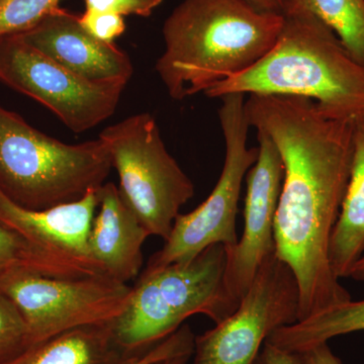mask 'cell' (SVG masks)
Instances as JSON below:
<instances>
[{
	"instance_id": "15",
	"label": "cell",
	"mask_w": 364,
	"mask_h": 364,
	"mask_svg": "<svg viewBox=\"0 0 364 364\" xmlns=\"http://www.w3.org/2000/svg\"><path fill=\"white\" fill-rule=\"evenodd\" d=\"M114 322L60 333L4 364H124L132 355L117 346Z\"/></svg>"
},
{
	"instance_id": "17",
	"label": "cell",
	"mask_w": 364,
	"mask_h": 364,
	"mask_svg": "<svg viewBox=\"0 0 364 364\" xmlns=\"http://www.w3.org/2000/svg\"><path fill=\"white\" fill-rule=\"evenodd\" d=\"M364 330L363 301H346L311 317L284 326L270 334L267 341L284 350L301 353L328 340Z\"/></svg>"
},
{
	"instance_id": "21",
	"label": "cell",
	"mask_w": 364,
	"mask_h": 364,
	"mask_svg": "<svg viewBox=\"0 0 364 364\" xmlns=\"http://www.w3.org/2000/svg\"><path fill=\"white\" fill-rule=\"evenodd\" d=\"M28 347L25 320L14 301L0 291V364L11 360Z\"/></svg>"
},
{
	"instance_id": "11",
	"label": "cell",
	"mask_w": 364,
	"mask_h": 364,
	"mask_svg": "<svg viewBox=\"0 0 364 364\" xmlns=\"http://www.w3.org/2000/svg\"><path fill=\"white\" fill-rule=\"evenodd\" d=\"M257 139V160L246 176L243 234L227 250L225 284L239 303L261 265L275 254V215L284 179V164L272 139L261 132Z\"/></svg>"
},
{
	"instance_id": "25",
	"label": "cell",
	"mask_w": 364,
	"mask_h": 364,
	"mask_svg": "<svg viewBox=\"0 0 364 364\" xmlns=\"http://www.w3.org/2000/svg\"><path fill=\"white\" fill-rule=\"evenodd\" d=\"M252 364H303L301 353L284 350L265 341Z\"/></svg>"
},
{
	"instance_id": "23",
	"label": "cell",
	"mask_w": 364,
	"mask_h": 364,
	"mask_svg": "<svg viewBox=\"0 0 364 364\" xmlns=\"http://www.w3.org/2000/svg\"><path fill=\"white\" fill-rule=\"evenodd\" d=\"M79 23L95 39L109 44L114 43L126 31L123 16L91 9H85V13L79 16Z\"/></svg>"
},
{
	"instance_id": "14",
	"label": "cell",
	"mask_w": 364,
	"mask_h": 364,
	"mask_svg": "<svg viewBox=\"0 0 364 364\" xmlns=\"http://www.w3.org/2000/svg\"><path fill=\"white\" fill-rule=\"evenodd\" d=\"M98 208L91 225L88 248L107 277L128 284L140 274L143 245L150 236L112 182L97 191Z\"/></svg>"
},
{
	"instance_id": "26",
	"label": "cell",
	"mask_w": 364,
	"mask_h": 364,
	"mask_svg": "<svg viewBox=\"0 0 364 364\" xmlns=\"http://www.w3.org/2000/svg\"><path fill=\"white\" fill-rule=\"evenodd\" d=\"M303 364H343L330 349L328 342L315 345L301 352Z\"/></svg>"
},
{
	"instance_id": "10",
	"label": "cell",
	"mask_w": 364,
	"mask_h": 364,
	"mask_svg": "<svg viewBox=\"0 0 364 364\" xmlns=\"http://www.w3.org/2000/svg\"><path fill=\"white\" fill-rule=\"evenodd\" d=\"M0 82L40 102L77 134L111 117L127 86L88 80L16 35L0 38Z\"/></svg>"
},
{
	"instance_id": "20",
	"label": "cell",
	"mask_w": 364,
	"mask_h": 364,
	"mask_svg": "<svg viewBox=\"0 0 364 364\" xmlns=\"http://www.w3.org/2000/svg\"><path fill=\"white\" fill-rule=\"evenodd\" d=\"M62 0H0V38L37 26L58 9Z\"/></svg>"
},
{
	"instance_id": "29",
	"label": "cell",
	"mask_w": 364,
	"mask_h": 364,
	"mask_svg": "<svg viewBox=\"0 0 364 364\" xmlns=\"http://www.w3.org/2000/svg\"><path fill=\"white\" fill-rule=\"evenodd\" d=\"M350 277H353L356 280H360V282H364V255L356 263L355 267L352 270Z\"/></svg>"
},
{
	"instance_id": "3",
	"label": "cell",
	"mask_w": 364,
	"mask_h": 364,
	"mask_svg": "<svg viewBox=\"0 0 364 364\" xmlns=\"http://www.w3.org/2000/svg\"><path fill=\"white\" fill-rule=\"evenodd\" d=\"M284 16L279 39L260 61L205 95L305 97L335 119L354 122L364 117V67L314 14L294 11Z\"/></svg>"
},
{
	"instance_id": "6",
	"label": "cell",
	"mask_w": 364,
	"mask_h": 364,
	"mask_svg": "<svg viewBox=\"0 0 364 364\" xmlns=\"http://www.w3.org/2000/svg\"><path fill=\"white\" fill-rule=\"evenodd\" d=\"M98 139L119 176V195L150 236L168 238L195 184L172 157L155 117L141 112L107 127Z\"/></svg>"
},
{
	"instance_id": "24",
	"label": "cell",
	"mask_w": 364,
	"mask_h": 364,
	"mask_svg": "<svg viewBox=\"0 0 364 364\" xmlns=\"http://www.w3.org/2000/svg\"><path fill=\"white\" fill-rule=\"evenodd\" d=\"M85 9L148 18L162 4L163 0H85Z\"/></svg>"
},
{
	"instance_id": "1",
	"label": "cell",
	"mask_w": 364,
	"mask_h": 364,
	"mask_svg": "<svg viewBox=\"0 0 364 364\" xmlns=\"http://www.w3.org/2000/svg\"><path fill=\"white\" fill-rule=\"evenodd\" d=\"M250 128L272 139L284 164L274 221L275 255L293 270L299 321L350 301L330 263L353 157L354 122L327 116L313 100L250 95Z\"/></svg>"
},
{
	"instance_id": "19",
	"label": "cell",
	"mask_w": 364,
	"mask_h": 364,
	"mask_svg": "<svg viewBox=\"0 0 364 364\" xmlns=\"http://www.w3.org/2000/svg\"><path fill=\"white\" fill-rule=\"evenodd\" d=\"M306 11L331 28L364 67V0H293L289 13Z\"/></svg>"
},
{
	"instance_id": "16",
	"label": "cell",
	"mask_w": 364,
	"mask_h": 364,
	"mask_svg": "<svg viewBox=\"0 0 364 364\" xmlns=\"http://www.w3.org/2000/svg\"><path fill=\"white\" fill-rule=\"evenodd\" d=\"M364 255V117L354 121L350 178L330 241L329 257L338 279L350 277Z\"/></svg>"
},
{
	"instance_id": "8",
	"label": "cell",
	"mask_w": 364,
	"mask_h": 364,
	"mask_svg": "<svg viewBox=\"0 0 364 364\" xmlns=\"http://www.w3.org/2000/svg\"><path fill=\"white\" fill-rule=\"evenodd\" d=\"M18 306L30 346L82 326L114 322L128 306L132 287L107 275L60 279L18 272L0 280Z\"/></svg>"
},
{
	"instance_id": "27",
	"label": "cell",
	"mask_w": 364,
	"mask_h": 364,
	"mask_svg": "<svg viewBox=\"0 0 364 364\" xmlns=\"http://www.w3.org/2000/svg\"><path fill=\"white\" fill-rule=\"evenodd\" d=\"M251 6L267 13L279 14L284 16L291 9L293 0H245Z\"/></svg>"
},
{
	"instance_id": "4",
	"label": "cell",
	"mask_w": 364,
	"mask_h": 364,
	"mask_svg": "<svg viewBox=\"0 0 364 364\" xmlns=\"http://www.w3.org/2000/svg\"><path fill=\"white\" fill-rule=\"evenodd\" d=\"M227 259L226 247L215 244L188 262L146 267L114 322L117 346L134 355L168 337L196 314L215 324L231 316L239 301L225 284Z\"/></svg>"
},
{
	"instance_id": "13",
	"label": "cell",
	"mask_w": 364,
	"mask_h": 364,
	"mask_svg": "<svg viewBox=\"0 0 364 364\" xmlns=\"http://www.w3.org/2000/svg\"><path fill=\"white\" fill-rule=\"evenodd\" d=\"M98 189L77 202L33 210L21 207L0 189V223L52 255L75 263L95 275H105L88 248L91 225L98 208Z\"/></svg>"
},
{
	"instance_id": "2",
	"label": "cell",
	"mask_w": 364,
	"mask_h": 364,
	"mask_svg": "<svg viewBox=\"0 0 364 364\" xmlns=\"http://www.w3.org/2000/svg\"><path fill=\"white\" fill-rule=\"evenodd\" d=\"M284 23L245 0H183L163 26L165 50L155 69L173 100L205 93L260 61Z\"/></svg>"
},
{
	"instance_id": "22",
	"label": "cell",
	"mask_w": 364,
	"mask_h": 364,
	"mask_svg": "<svg viewBox=\"0 0 364 364\" xmlns=\"http://www.w3.org/2000/svg\"><path fill=\"white\" fill-rule=\"evenodd\" d=\"M196 336L188 325H182L162 341L147 350L132 355L124 364H152L181 352L195 350Z\"/></svg>"
},
{
	"instance_id": "18",
	"label": "cell",
	"mask_w": 364,
	"mask_h": 364,
	"mask_svg": "<svg viewBox=\"0 0 364 364\" xmlns=\"http://www.w3.org/2000/svg\"><path fill=\"white\" fill-rule=\"evenodd\" d=\"M18 272L39 273L60 279L95 275L75 263L36 247L0 223V280Z\"/></svg>"
},
{
	"instance_id": "9",
	"label": "cell",
	"mask_w": 364,
	"mask_h": 364,
	"mask_svg": "<svg viewBox=\"0 0 364 364\" xmlns=\"http://www.w3.org/2000/svg\"><path fill=\"white\" fill-rule=\"evenodd\" d=\"M299 289L277 255L263 262L235 312L196 337L193 364H252L268 337L298 322Z\"/></svg>"
},
{
	"instance_id": "7",
	"label": "cell",
	"mask_w": 364,
	"mask_h": 364,
	"mask_svg": "<svg viewBox=\"0 0 364 364\" xmlns=\"http://www.w3.org/2000/svg\"><path fill=\"white\" fill-rule=\"evenodd\" d=\"M246 95L232 93L220 98L219 119L224 135V166L207 200L188 214L177 215L168 238L151 256L148 268L188 262L205 249L222 244L230 250L238 243L237 212L244 177L258 157V147L247 146Z\"/></svg>"
},
{
	"instance_id": "5",
	"label": "cell",
	"mask_w": 364,
	"mask_h": 364,
	"mask_svg": "<svg viewBox=\"0 0 364 364\" xmlns=\"http://www.w3.org/2000/svg\"><path fill=\"white\" fill-rule=\"evenodd\" d=\"M111 157L97 140L66 144L0 105V189L28 210L77 202L104 186Z\"/></svg>"
},
{
	"instance_id": "28",
	"label": "cell",
	"mask_w": 364,
	"mask_h": 364,
	"mask_svg": "<svg viewBox=\"0 0 364 364\" xmlns=\"http://www.w3.org/2000/svg\"><path fill=\"white\" fill-rule=\"evenodd\" d=\"M193 351L195 350L181 352L152 364H188L189 360L193 358Z\"/></svg>"
},
{
	"instance_id": "12",
	"label": "cell",
	"mask_w": 364,
	"mask_h": 364,
	"mask_svg": "<svg viewBox=\"0 0 364 364\" xmlns=\"http://www.w3.org/2000/svg\"><path fill=\"white\" fill-rule=\"evenodd\" d=\"M18 38L48 58L95 82L128 85L133 75L129 55L114 43H105L86 32L78 14L58 7Z\"/></svg>"
}]
</instances>
